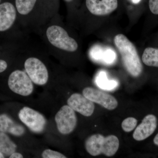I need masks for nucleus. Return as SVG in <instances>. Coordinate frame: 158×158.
<instances>
[{
  "instance_id": "f257e3e1",
  "label": "nucleus",
  "mask_w": 158,
  "mask_h": 158,
  "mask_svg": "<svg viewBox=\"0 0 158 158\" xmlns=\"http://www.w3.org/2000/svg\"><path fill=\"white\" fill-rule=\"evenodd\" d=\"M114 40L128 72L132 76H139L142 73L143 66L135 46L122 34L116 35Z\"/></svg>"
},
{
  "instance_id": "f03ea898",
  "label": "nucleus",
  "mask_w": 158,
  "mask_h": 158,
  "mask_svg": "<svg viewBox=\"0 0 158 158\" xmlns=\"http://www.w3.org/2000/svg\"><path fill=\"white\" fill-rule=\"evenodd\" d=\"M119 146V140L114 135L104 137L101 134H94L87 138L85 142L87 152L94 156L102 154L112 156L117 152Z\"/></svg>"
},
{
  "instance_id": "7ed1b4c3",
  "label": "nucleus",
  "mask_w": 158,
  "mask_h": 158,
  "mask_svg": "<svg viewBox=\"0 0 158 158\" xmlns=\"http://www.w3.org/2000/svg\"><path fill=\"white\" fill-rule=\"evenodd\" d=\"M46 35L51 44L60 49L74 52L78 47L77 41L69 37L67 32L59 26L49 27L46 31Z\"/></svg>"
},
{
  "instance_id": "20e7f679",
  "label": "nucleus",
  "mask_w": 158,
  "mask_h": 158,
  "mask_svg": "<svg viewBox=\"0 0 158 158\" xmlns=\"http://www.w3.org/2000/svg\"><path fill=\"white\" fill-rule=\"evenodd\" d=\"M8 85L13 92L23 96H29L34 90L32 81L27 74L22 70L11 73L8 80Z\"/></svg>"
},
{
  "instance_id": "39448f33",
  "label": "nucleus",
  "mask_w": 158,
  "mask_h": 158,
  "mask_svg": "<svg viewBox=\"0 0 158 158\" xmlns=\"http://www.w3.org/2000/svg\"><path fill=\"white\" fill-rule=\"evenodd\" d=\"M58 131L63 135H69L75 129L77 119L75 112L68 105L61 107L55 116Z\"/></svg>"
},
{
  "instance_id": "423d86ee",
  "label": "nucleus",
  "mask_w": 158,
  "mask_h": 158,
  "mask_svg": "<svg viewBox=\"0 0 158 158\" xmlns=\"http://www.w3.org/2000/svg\"><path fill=\"white\" fill-rule=\"evenodd\" d=\"M26 72L32 82L38 85L47 83L48 73L45 65L39 59L34 57L28 58L25 62Z\"/></svg>"
},
{
  "instance_id": "0eeeda50",
  "label": "nucleus",
  "mask_w": 158,
  "mask_h": 158,
  "mask_svg": "<svg viewBox=\"0 0 158 158\" xmlns=\"http://www.w3.org/2000/svg\"><path fill=\"white\" fill-rule=\"evenodd\" d=\"M23 123L34 133L42 132L46 124L45 117L41 113L28 107H24L19 113Z\"/></svg>"
},
{
  "instance_id": "6e6552de",
  "label": "nucleus",
  "mask_w": 158,
  "mask_h": 158,
  "mask_svg": "<svg viewBox=\"0 0 158 158\" xmlns=\"http://www.w3.org/2000/svg\"><path fill=\"white\" fill-rule=\"evenodd\" d=\"M83 94L93 102L108 110H114L118 106V102L114 97L98 89L87 87L83 90Z\"/></svg>"
},
{
  "instance_id": "1a4fd4ad",
  "label": "nucleus",
  "mask_w": 158,
  "mask_h": 158,
  "mask_svg": "<svg viewBox=\"0 0 158 158\" xmlns=\"http://www.w3.org/2000/svg\"><path fill=\"white\" fill-rule=\"evenodd\" d=\"M67 102L72 109L83 116L87 117L91 116L94 112L95 106L94 102L80 94H72Z\"/></svg>"
},
{
  "instance_id": "9d476101",
  "label": "nucleus",
  "mask_w": 158,
  "mask_h": 158,
  "mask_svg": "<svg viewBox=\"0 0 158 158\" xmlns=\"http://www.w3.org/2000/svg\"><path fill=\"white\" fill-rule=\"evenodd\" d=\"M86 6L90 13L98 16L107 15L118 7L117 0H86Z\"/></svg>"
},
{
  "instance_id": "9b49d317",
  "label": "nucleus",
  "mask_w": 158,
  "mask_h": 158,
  "mask_svg": "<svg viewBox=\"0 0 158 158\" xmlns=\"http://www.w3.org/2000/svg\"><path fill=\"white\" fill-rule=\"evenodd\" d=\"M157 125V120L156 116L152 114L147 115L135 130L133 133V138L138 141L145 140L154 133Z\"/></svg>"
},
{
  "instance_id": "f8f14e48",
  "label": "nucleus",
  "mask_w": 158,
  "mask_h": 158,
  "mask_svg": "<svg viewBox=\"0 0 158 158\" xmlns=\"http://www.w3.org/2000/svg\"><path fill=\"white\" fill-rule=\"evenodd\" d=\"M16 17V11L12 4L5 2L0 5V31L10 28L14 23Z\"/></svg>"
},
{
  "instance_id": "ddd939ff",
  "label": "nucleus",
  "mask_w": 158,
  "mask_h": 158,
  "mask_svg": "<svg viewBox=\"0 0 158 158\" xmlns=\"http://www.w3.org/2000/svg\"><path fill=\"white\" fill-rule=\"evenodd\" d=\"M0 132L19 137L24 134L25 129L8 115L3 114L0 115Z\"/></svg>"
},
{
  "instance_id": "4468645a",
  "label": "nucleus",
  "mask_w": 158,
  "mask_h": 158,
  "mask_svg": "<svg viewBox=\"0 0 158 158\" xmlns=\"http://www.w3.org/2000/svg\"><path fill=\"white\" fill-rule=\"evenodd\" d=\"M17 145L6 133L0 132V152L4 156H10L15 152Z\"/></svg>"
},
{
  "instance_id": "2eb2a0df",
  "label": "nucleus",
  "mask_w": 158,
  "mask_h": 158,
  "mask_svg": "<svg viewBox=\"0 0 158 158\" xmlns=\"http://www.w3.org/2000/svg\"><path fill=\"white\" fill-rule=\"evenodd\" d=\"M95 82L98 87L104 90H113L118 86V83L116 81L108 80L106 73L104 71L98 73L95 79Z\"/></svg>"
},
{
  "instance_id": "dca6fc26",
  "label": "nucleus",
  "mask_w": 158,
  "mask_h": 158,
  "mask_svg": "<svg viewBox=\"0 0 158 158\" xmlns=\"http://www.w3.org/2000/svg\"><path fill=\"white\" fill-rule=\"evenodd\" d=\"M142 62L149 66L158 67V49L145 48L142 56Z\"/></svg>"
},
{
  "instance_id": "f3484780",
  "label": "nucleus",
  "mask_w": 158,
  "mask_h": 158,
  "mask_svg": "<svg viewBox=\"0 0 158 158\" xmlns=\"http://www.w3.org/2000/svg\"><path fill=\"white\" fill-rule=\"evenodd\" d=\"M37 0H15L16 9L19 14H29L35 6Z\"/></svg>"
},
{
  "instance_id": "a211bd4d",
  "label": "nucleus",
  "mask_w": 158,
  "mask_h": 158,
  "mask_svg": "<svg viewBox=\"0 0 158 158\" xmlns=\"http://www.w3.org/2000/svg\"><path fill=\"white\" fill-rule=\"evenodd\" d=\"M138 120L134 117H128L122 123L121 126L123 130L126 132H130L136 127Z\"/></svg>"
},
{
  "instance_id": "6ab92c4d",
  "label": "nucleus",
  "mask_w": 158,
  "mask_h": 158,
  "mask_svg": "<svg viewBox=\"0 0 158 158\" xmlns=\"http://www.w3.org/2000/svg\"><path fill=\"white\" fill-rule=\"evenodd\" d=\"M43 158H66L64 155L58 152L52 150L50 149H45L42 153Z\"/></svg>"
},
{
  "instance_id": "aec40b11",
  "label": "nucleus",
  "mask_w": 158,
  "mask_h": 158,
  "mask_svg": "<svg viewBox=\"0 0 158 158\" xmlns=\"http://www.w3.org/2000/svg\"><path fill=\"white\" fill-rule=\"evenodd\" d=\"M149 7L153 14L158 15V0H149Z\"/></svg>"
},
{
  "instance_id": "412c9836",
  "label": "nucleus",
  "mask_w": 158,
  "mask_h": 158,
  "mask_svg": "<svg viewBox=\"0 0 158 158\" xmlns=\"http://www.w3.org/2000/svg\"><path fill=\"white\" fill-rule=\"evenodd\" d=\"M7 66L8 65H7V62L4 60L0 59V73L6 70Z\"/></svg>"
},
{
  "instance_id": "4be33fe9",
  "label": "nucleus",
  "mask_w": 158,
  "mask_h": 158,
  "mask_svg": "<svg viewBox=\"0 0 158 158\" xmlns=\"http://www.w3.org/2000/svg\"><path fill=\"white\" fill-rule=\"evenodd\" d=\"M23 157L21 154L19 152H14L9 156L10 158H23Z\"/></svg>"
},
{
  "instance_id": "5701e85b",
  "label": "nucleus",
  "mask_w": 158,
  "mask_h": 158,
  "mask_svg": "<svg viewBox=\"0 0 158 158\" xmlns=\"http://www.w3.org/2000/svg\"><path fill=\"white\" fill-rule=\"evenodd\" d=\"M129 1L133 4L137 5V4H139L142 0H129Z\"/></svg>"
},
{
  "instance_id": "b1692460",
  "label": "nucleus",
  "mask_w": 158,
  "mask_h": 158,
  "mask_svg": "<svg viewBox=\"0 0 158 158\" xmlns=\"http://www.w3.org/2000/svg\"><path fill=\"white\" fill-rule=\"evenodd\" d=\"M154 143L156 145H158V133L156 135L155 137L153 140Z\"/></svg>"
},
{
  "instance_id": "393cba45",
  "label": "nucleus",
  "mask_w": 158,
  "mask_h": 158,
  "mask_svg": "<svg viewBox=\"0 0 158 158\" xmlns=\"http://www.w3.org/2000/svg\"><path fill=\"white\" fill-rule=\"evenodd\" d=\"M5 158L4 155L2 153L0 152V158Z\"/></svg>"
},
{
  "instance_id": "a878e982",
  "label": "nucleus",
  "mask_w": 158,
  "mask_h": 158,
  "mask_svg": "<svg viewBox=\"0 0 158 158\" xmlns=\"http://www.w3.org/2000/svg\"><path fill=\"white\" fill-rule=\"evenodd\" d=\"M65 2H72L73 0H64Z\"/></svg>"
},
{
  "instance_id": "bb28decb",
  "label": "nucleus",
  "mask_w": 158,
  "mask_h": 158,
  "mask_svg": "<svg viewBox=\"0 0 158 158\" xmlns=\"http://www.w3.org/2000/svg\"><path fill=\"white\" fill-rule=\"evenodd\" d=\"M0 2H1V0H0Z\"/></svg>"
}]
</instances>
